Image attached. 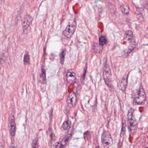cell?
Here are the masks:
<instances>
[{
    "label": "cell",
    "mask_w": 148,
    "mask_h": 148,
    "mask_svg": "<svg viewBox=\"0 0 148 148\" xmlns=\"http://www.w3.org/2000/svg\"><path fill=\"white\" fill-rule=\"evenodd\" d=\"M134 110L130 109L127 114V125L129 132L134 134H135L137 128V122L134 115Z\"/></svg>",
    "instance_id": "1"
},
{
    "label": "cell",
    "mask_w": 148,
    "mask_h": 148,
    "mask_svg": "<svg viewBox=\"0 0 148 148\" xmlns=\"http://www.w3.org/2000/svg\"><path fill=\"white\" fill-rule=\"evenodd\" d=\"M146 95L145 90L142 86H140L138 90L136 92L134 96V101L136 104L140 105L146 101Z\"/></svg>",
    "instance_id": "2"
},
{
    "label": "cell",
    "mask_w": 148,
    "mask_h": 148,
    "mask_svg": "<svg viewBox=\"0 0 148 148\" xmlns=\"http://www.w3.org/2000/svg\"><path fill=\"white\" fill-rule=\"evenodd\" d=\"M101 142L104 148H109L113 144V139L110 133L104 130L101 135Z\"/></svg>",
    "instance_id": "3"
},
{
    "label": "cell",
    "mask_w": 148,
    "mask_h": 148,
    "mask_svg": "<svg viewBox=\"0 0 148 148\" xmlns=\"http://www.w3.org/2000/svg\"><path fill=\"white\" fill-rule=\"evenodd\" d=\"M103 77L106 84L108 87L112 86V74L109 66L105 64L103 70Z\"/></svg>",
    "instance_id": "4"
},
{
    "label": "cell",
    "mask_w": 148,
    "mask_h": 148,
    "mask_svg": "<svg viewBox=\"0 0 148 148\" xmlns=\"http://www.w3.org/2000/svg\"><path fill=\"white\" fill-rule=\"evenodd\" d=\"M8 127L11 136H14L16 131V126L14 116L13 115H10L9 118Z\"/></svg>",
    "instance_id": "5"
},
{
    "label": "cell",
    "mask_w": 148,
    "mask_h": 148,
    "mask_svg": "<svg viewBox=\"0 0 148 148\" xmlns=\"http://www.w3.org/2000/svg\"><path fill=\"white\" fill-rule=\"evenodd\" d=\"M77 96L75 92H71L69 94L67 99L68 106L70 108H73L77 103Z\"/></svg>",
    "instance_id": "6"
},
{
    "label": "cell",
    "mask_w": 148,
    "mask_h": 148,
    "mask_svg": "<svg viewBox=\"0 0 148 148\" xmlns=\"http://www.w3.org/2000/svg\"><path fill=\"white\" fill-rule=\"evenodd\" d=\"M76 27L75 23L69 25L63 31V34L68 38H71L75 33Z\"/></svg>",
    "instance_id": "7"
},
{
    "label": "cell",
    "mask_w": 148,
    "mask_h": 148,
    "mask_svg": "<svg viewBox=\"0 0 148 148\" xmlns=\"http://www.w3.org/2000/svg\"><path fill=\"white\" fill-rule=\"evenodd\" d=\"M76 76L74 72L69 71L66 74V79L69 83H72L75 81Z\"/></svg>",
    "instance_id": "8"
},
{
    "label": "cell",
    "mask_w": 148,
    "mask_h": 148,
    "mask_svg": "<svg viewBox=\"0 0 148 148\" xmlns=\"http://www.w3.org/2000/svg\"><path fill=\"white\" fill-rule=\"evenodd\" d=\"M127 77H123L121 80V82L119 83L118 87H119V89L121 90L122 91H124L126 90L127 88Z\"/></svg>",
    "instance_id": "9"
},
{
    "label": "cell",
    "mask_w": 148,
    "mask_h": 148,
    "mask_svg": "<svg viewBox=\"0 0 148 148\" xmlns=\"http://www.w3.org/2000/svg\"><path fill=\"white\" fill-rule=\"evenodd\" d=\"M31 17L29 16H27L24 18L23 21L22 26L23 29L27 28L30 24L31 21Z\"/></svg>",
    "instance_id": "10"
},
{
    "label": "cell",
    "mask_w": 148,
    "mask_h": 148,
    "mask_svg": "<svg viewBox=\"0 0 148 148\" xmlns=\"http://www.w3.org/2000/svg\"><path fill=\"white\" fill-rule=\"evenodd\" d=\"M39 81L42 84H45L47 83V78H46V72L44 69L42 68L41 73L40 74Z\"/></svg>",
    "instance_id": "11"
},
{
    "label": "cell",
    "mask_w": 148,
    "mask_h": 148,
    "mask_svg": "<svg viewBox=\"0 0 148 148\" xmlns=\"http://www.w3.org/2000/svg\"><path fill=\"white\" fill-rule=\"evenodd\" d=\"M120 10L124 14H127L130 11L129 7L126 4H123L120 7Z\"/></svg>",
    "instance_id": "12"
},
{
    "label": "cell",
    "mask_w": 148,
    "mask_h": 148,
    "mask_svg": "<svg viewBox=\"0 0 148 148\" xmlns=\"http://www.w3.org/2000/svg\"><path fill=\"white\" fill-rule=\"evenodd\" d=\"M133 32L131 30H127L125 33V38L126 40L128 41H133Z\"/></svg>",
    "instance_id": "13"
},
{
    "label": "cell",
    "mask_w": 148,
    "mask_h": 148,
    "mask_svg": "<svg viewBox=\"0 0 148 148\" xmlns=\"http://www.w3.org/2000/svg\"><path fill=\"white\" fill-rule=\"evenodd\" d=\"M71 122L69 120H66L63 123L62 128L64 130H69L71 127Z\"/></svg>",
    "instance_id": "14"
},
{
    "label": "cell",
    "mask_w": 148,
    "mask_h": 148,
    "mask_svg": "<svg viewBox=\"0 0 148 148\" xmlns=\"http://www.w3.org/2000/svg\"><path fill=\"white\" fill-rule=\"evenodd\" d=\"M99 45L101 47L105 46L107 43V40L105 36H101L99 37Z\"/></svg>",
    "instance_id": "15"
},
{
    "label": "cell",
    "mask_w": 148,
    "mask_h": 148,
    "mask_svg": "<svg viewBox=\"0 0 148 148\" xmlns=\"http://www.w3.org/2000/svg\"><path fill=\"white\" fill-rule=\"evenodd\" d=\"M136 43L134 41H132V43H131V44L130 45L129 47L127 52H126V54H128L131 51H133L134 49L136 47Z\"/></svg>",
    "instance_id": "16"
},
{
    "label": "cell",
    "mask_w": 148,
    "mask_h": 148,
    "mask_svg": "<svg viewBox=\"0 0 148 148\" xmlns=\"http://www.w3.org/2000/svg\"><path fill=\"white\" fill-rule=\"evenodd\" d=\"M30 62V57L28 53H27L25 54L23 59V63L25 65H28Z\"/></svg>",
    "instance_id": "17"
},
{
    "label": "cell",
    "mask_w": 148,
    "mask_h": 148,
    "mask_svg": "<svg viewBox=\"0 0 148 148\" xmlns=\"http://www.w3.org/2000/svg\"><path fill=\"white\" fill-rule=\"evenodd\" d=\"M71 136L70 134L67 135L66 136L62 139V140L61 142L62 143L64 146V145L66 144L67 142L69 140V139L71 138Z\"/></svg>",
    "instance_id": "18"
},
{
    "label": "cell",
    "mask_w": 148,
    "mask_h": 148,
    "mask_svg": "<svg viewBox=\"0 0 148 148\" xmlns=\"http://www.w3.org/2000/svg\"><path fill=\"white\" fill-rule=\"evenodd\" d=\"M65 57V52L64 50H63L62 52L60 54V62L61 64H63L64 62Z\"/></svg>",
    "instance_id": "19"
},
{
    "label": "cell",
    "mask_w": 148,
    "mask_h": 148,
    "mask_svg": "<svg viewBox=\"0 0 148 148\" xmlns=\"http://www.w3.org/2000/svg\"><path fill=\"white\" fill-rule=\"evenodd\" d=\"M64 146V145L62 143V142H56V143L53 145V148H63Z\"/></svg>",
    "instance_id": "20"
},
{
    "label": "cell",
    "mask_w": 148,
    "mask_h": 148,
    "mask_svg": "<svg viewBox=\"0 0 148 148\" xmlns=\"http://www.w3.org/2000/svg\"><path fill=\"white\" fill-rule=\"evenodd\" d=\"M39 147V143L37 139H35L33 140L32 143V148H38Z\"/></svg>",
    "instance_id": "21"
},
{
    "label": "cell",
    "mask_w": 148,
    "mask_h": 148,
    "mask_svg": "<svg viewBox=\"0 0 148 148\" xmlns=\"http://www.w3.org/2000/svg\"><path fill=\"white\" fill-rule=\"evenodd\" d=\"M3 61V55L0 54V67L2 64V61Z\"/></svg>",
    "instance_id": "22"
},
{
    "label": "cell",
    "mask_w": 148,
    "mask_h": 148,
    "mask_svg": "<svg viewBox=\"0 0 148 148\" xmlns=\"http://www.w3.org/2000/svg\"><path fill=\"white\" fill-rule=\"evenodd\" d=\"M9 148H17L15 146H14V145H13V144H12V145H11V146H10Z\"/></svg>",
    "instance_id": "23"
},
{
    "label": "cell",
    "mask_w": 148,
    "mask_h": 148,
    "mask_svg": "<svg viewBox=\"0 0 148 148\" xmlns=\"http://www.w3.org/2000/svg\"><path fill=\"white\" fill-rule=\"evenodd\" d=\"M0 148H4V147L2 145H1V146H0Z\"/></svg>",
    "instance_id": "24"
},
{
    "label": "cell",
    "mask_w": 148,
    "mask_h": 148,
    "mask_svg": "<svg viewBox=\"0 0 148 148\" xmlns=\"http://www.w3.org/2000/svg\"><path fill=\"white\" fill-rule=\"evenodd\" d=\"M96 148H99V147H96Z\"/></svg>",
    "instance_id": "25"
},
{
    "label": "cell",
    "mask_w": 148,
    "mask_h": 148,
    "mask_svg": "<svg viewBox=\"0 0 148 148\" xmlns=\"http://www.w3.org/2000/svg\"><path fill=\"white\" fill-rule=\"evenodd\" d=\"M148 148V147H146V148Z\"/></svg>",
    "instance_id": "26"
}]
</instances>
